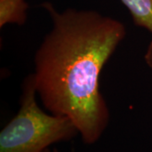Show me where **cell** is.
Here are the masks:
<instances>
[{
  "label": "cell",
  "mask_w": 152,
  "mask_h": 152,
  "mask_svg": "<svg viewBox=\"0 0 152 152\" xmlns=\"http://www.w3.org/2000/svg\"><path fill=\"white\" fill-rule=\"evenodd\" d=\"M26 0H0V27L8 24L23 26L27 19Z\"/></svg>",
  "instance_id": "3"
},
{
  "label": "cell",
  "mask_w": 152,
  "mask_h": 152,
  "mask_svg": "<svg viewBox=\"0 0 152 152\" xmlns=\"http://www.w3.org/2000/svg\"><path fill=\"white\" fill-rule=\"evenodd\" d=\"M47 152H51L50 149H49L48 151H47ZM53 152H58V150H56V149H54V150H53Z\"/></svg>",
  "instance_id": "6"
},
{
  "label": "cell",
  "mask_w": 152,
  "mask_h": 152,
  "mask_svg": "<svg viewBox=\"0 0 152 152\" xmlns=\"http://www.w3.org/2000/svg\"><path fill=\"white\" fill-rule=\"evenodd\" d=\"M145 61L149 69L152 72V40L147 47L146 52L145 53Z\"/></svg>",
  "instance_id": "5"
},
{
  "label": "cell",
  "mask_w": 152,
  "mask_h": 152,
  "mask_svg": "<svg viewBox=\"0 0 152 152\" xmlns=\"http://www.w3.org/2000/svg\"><path fill=\"white\" fill-rule=\"evenodd\" d=\"M129 11L137 26L147 30L152 35V0H120Z\"/></svg>",
  "instance_id": "4"
},
{
  "label": "cell",
  "mask_w": 152,
  "mask_h": 152,
  "mask_svg": "<svg viewBox=\"0 0 152 152\" xmlns=\"http://www.w3.org/2000/svg\"><path fill=\"white\" fill-rule=\"evenodd\" d=\"M37 94L31 74L23 83L18 113L0 131V152H47L51 145L79 134L69 118L41 108Z\"/></svg>",
  "instance_id": "2"
},
{
  "label": "cell",
  "mask_w": 152,
  "mask_h": 152,
  "mask_svg": "<svg viewBox=\"0 0 152 152\" xmlns=\"http://www.w3.org/2000/svg\"><path fill=\"white\" fill-rule=\"evenodd\" d=\"M42 6L53 26L34 58L37 93L46 110L73 122L84 144L101 139L110 112L100 89L104 66L126 37L119 20L94 10Z\"/></svg>",
  "instance_id": "1"
}]
</instances>
